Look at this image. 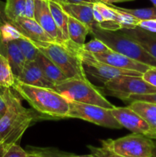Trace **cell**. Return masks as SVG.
Here are the masks:
<instances>
[{
    "label": "cell",
    "mask_w": 156,
    "mask_h": 157,
    "mask_svg": "<svg viewBox=\"0 0 156 157\" xmlns=\"http://www.w3.org/2000/svg\"><path fill=\"white\" fill-rule=\"evenodd\" d=\"M28 153L38 154L43 157H94L92 154L90 155H76L73 153H66L61 151L56 148L52 147H28Z\"/></svg>",
    "instance_id": "obj_22"
},
{
    "label": "cell",
    "mask_w": 156,
    "mask_h": 157,
    "mask_svg": "<svg viewBox=\"0 0 156 157\" xmlns=\"http://www.w3.org/2000/svg\"><path fill=\"white\" fill-rule=\"evenodd\" d=\"M97 2V0H66V3L73 4H94Z\"/></svg>",
    "instance_id": "obj_35"
},
{
    "label": "cell",
    "mask_w": 156,
    "mask_h": 157,
    "mask_svg": "<svg viewBox=\"0 0 156 157\" xmlns=\"http://www.w3.org/2000/svg\"><path fill=\"white\" fill-rule=\"evenodd\" d=\"M54 90L69 101L93 104L109 109L116 107L104 97L99 87L93 86L88 79H67L56 84Z\"/></svg>",
    "instance_id": "obj_5"
},
{
    "label": "cell",
    "mask_w": 156,
    "mask_h": 157,
    "mask_svg": "<svg viewBox=\"0 0 156 157\" xmlns=\"http://www.w3.org/2000/svg\"><path fill=\"white\" fill-rule=\"evenodd\" d=\"M6 97L7 110L0 117L2 153L10 146L18 144L27 129L37 121L42 119L35 110L25 108L21 104L20 97L9 87L6 88Z\"/></svg>",
    "instance_id": "obj_1"
},
{
    "label": "cell",
    "mask_w": 156,
    "mask_h": 157,
    "mask_svg": "<svg viewBox=\"0 0 156 157\" xmlns=\"http://www.w3.org/2000/svg\"></svg>",
    "instance_id": "obj_43"
},
{
    "label": "cell",
    "mask_w": 156,
    "mask_h": 157,
    "mask_svg": "<svg viewBox=\"0 0 156 157\" xmlns=\"http://www.w3.org/2000/svg\"><path fill=\"white\" fill-rule=\"evenodd\" d=\"M101 147L124 157H151L154 141L140 133L127 135L116 140H101Z\"/></svg>",
    "instance_id": "obj_6"
},
{
    "label": "cell",
    "mask_w": 156,
    "mask_h": 157,
    "mask_svg": "<svg viewBox=\"0 0 156 157\" xmlns=\"http://www.w3.org/2000/svg\"><path fill=\"white\" fill-rule=\"evenodd\" d=\"M9 18L11 24L23 36L33 41H54L34 18L21 17L13 20Z\"/></svg>",
    "instance_id": "obj_13"
},
{
    "label": "cell",
    "mask_w": 156,
    "mask_h": 157,
    "mask_svg": "<svg viewBox=\"0 0 156 157\" xmlns=\"http://www.w3.org/2000/svg\"><path fill=\"white\" fill-rule=\"evenodd\" d=\"M37 48L54 63L67 79H87L83 67L82 60L78 52L79 45L69 41L65 43L57 41H33Z\"/></svg>",
    "instance_id": "obj_3"
},
{
    "label": "cell",
    "mask_w": 156,
    "mask_h": 157,
    "mask_svg": "<svg viewBox=\"0 0 156 157\" xmlns=\"http://www.w3.org/2000/svg\"><path fill=\"white\" fill-rule=\"evenodd\" d=\"M6 88L0 86V117L2 116L7 110L8 103L6 97Z\"/></svg>",
    "instance_id": "obj_32"
},
{
    "label": "cell",
    "mask_w": 156,
    "mask_h": 157,
    "mask_svg": "<svg viewBox=\"0 0 156 157\" xmlns=\"http://www.w3.org/2000/svg\"><path fill=\"white\" fill-rule=\"evenodd\" d=\"M121 32L134 39L148 54L156 59V33L145 30L140 27L122 29Z\"/></svg>",
    "instance_id": "obj_17"
},
{
    "label": "cell",
    "mask_w": 156,
    "mask_h": 157,
    "mask_svg": "<svg viewBox=\"0 0 156 157\" xmlns=\"http://www.w3.org/2000/svg\"><path fill=\"white\" fill-rule=\"evenodd\" d=\"M15 82V77L7 58L0 54V86L12 88Z\"/></svg>",
    "instance_id": "obj_23"
},
{
    "label": "cell",
    "mask_w": 156,
    "mask_h": 157,
    "mask_svg": "<svg viewBox=\"0 0 156 157\" xmlns=\"http://www.w3.org/2000/svg\"><path fill=\"white\" fill-rule=\"evenodd\" d=\"M15 41L19 47L23 56L25 58L26 62L35 61L38 52H39V50L34 44L32 40L20 35L19 36L15 38Z\"/></svg>",
    "instance_id": "obj_24"
},
{
    "label": "cell",
    "mask_w": 156,
    "mask_h": 157,
    "mask_svg": "<svg viewBox=\"0 0 156 157\" xmlns=\"http://www.w3.org/2000/svg\"><path fill=\"white\" fill-rule=\"evenodd\" d=\"M92 56L101 62L110 64V65L116 67L117 68L124 69V70L136 71L141 72V73H144L149 67H151L147 64L132 59L125 55L112 50L104 52V53L92 55Z\"/></svg>",
    "instance_id": "obj_12"
},
{
    "label": "cell",
    "mask_w": 156,
    "mask_h": 157,
    "mask_svg": "<svg viewBox=\"0 0 156 157\" xmlns=\"http://www.w3.org/2000/svg\"><path fill=\"white\" fill-rule=\"evenodd\" d=\"M99 88L104 94L119 98L123 102L131 95L156 93V87L147 83L142 77L128 75L113 78Z\"/></svg>",
    "instance_id": "obj_7"
},
{
    "label": "cell",
    "mask_w": 156,
    "mask_h": 157,
    "mask_svg": "<svg viewBox=\"0 0 156 157\" xmlns=\"http://www.w3.org/2000/svg\"><path fill=\"white\" fill-rule=\"evenodd\" d=\"M34 19L54 41L65 43L50 12L49 0H35Z\"/></svg>",
    "instance_id": "obj_11"
},
{
    "label": "cell",
    "mask_w": 156,
    "mask_h": 157,
    "mask_svg": "<svg viewBox=\"0 0 156 157\" xmlns=\"http://www.w3.org/2000/svg\"><path fill=\"white\" fill-rule=\"evenodd\" d=\"M90 33V29L76 18L68 15V35L70 40L74 44L82 46L85 44L86 38Z\"/></svg>",
    "instance_id": "obj_21"
},
{
    "label": "cell",
    "mask_w": 156,
    "mask_h": 157,
    "mask_svg": "<svg viewBox=\"0 0 156 157\" xmlns=\"http://www.w3.org/2000/svg\"><path fill=\"white\" fill-rule=\"evenodd\" d=\"M145 119L150 127V131L146 136L156 140V104L143 101H133L128 105Z\"/></svg>",
    "instance_id": "obj_18"
},
{
    "label": "cell",
    "mask_w": 156,
    "mask_h": 157,
    "mask_svg": "<svg viewBox=\"0 0 156 157\" xmlns=\"http://www.w3.org/2000/svg\"><path fill=\"white\" fill-rule=\"evenodd\" d=\"M25 0H6L5 12L11 19L15 20L24 16Z\"/></svg>",
    "instance_id": "obj_25"
},
{
    "label": "cell",
    "mask_w": 156,
    "mask_h": 157,
    "mask_svg": "<svg viewBox=\"0 0 156 157\" xmlns=\"http://www.w3.org/2000/svg\"><path fill=\"white\" fill-rule=\"evenodd\" d=\"M28 152L21 148L18 144H13L6 149L0 157H27Z\"/></svg>",
    "instance_id": "obj_28"
},
{
    "label": "cell",
    "mask_w": 156,
    "mask_h": 157,
    "mask_svg": "<svg viewBox=\"0 0 156 157\" xmlns=\"http://www.w3.org/2000/svg\"><path fill=\"white\" fill-rule=\"evenodd\" d=\"M81 48L84 52H88V53L92 54V55L104 53V52H109V51L111 50L105 43H103L101 40L96 38L90 40L89 42L83 44L81 46Z\"/></svg>",
    "instance_id": "obj_27"
},
{
    "label": "cell",
    "mask_w": 156,
    "mask_h": 157,
    "mask_svg": "<svg viewBox=\"0 0 156 157\" xmlns=\"http://www.w3.org/2000/svg\"><path fill=\"white\" fill-rule=\"evenodd\" d=\"M27 157H43L41 156H39L38 154H35V153H28Z\"/></svg>",
    "instance_id": "obj_38"
},
{
    "label": "cell",
    "mask_w": 156,
    "mask_h": 157,
    "mask_svg": "<svg viewBox=\"0 0 156 157\" xmlns=\"http://www.w3.org/2000/svg\"><path fill=\"white\" fill-rule=\"evenodd\" d=\"M50 12L53 15L57 27L64 42L70 41L68 35V15L63 10L59 3L49 0Z\"/></svg>",
    "instance_id": "obj_20"
},
{
    "label": "cell",
    "mask_w": 156,
    "mask_h": 157,
    "mask_svg": "<svg viewBox=\"0 0 156 157\" xmlns=\"http://www.w3.org/2000/svg\"><path fill=\"white\" fill-rule=\"evenodd\" d=\"M139 27L156 33V19L141 21L139 24Z\"/></svg>",
    "instance_id": "obj_34"
},
{
    "label": "cell",
    "mask_w": 156,
    "mask_h": 157,
    "mask_svg": "<svg viewBox=\"0 0 156 157\" xmlns=\"http://www.w3.org/2000/svg\"><path fill=\"white\" fill-rule=\"evenodd\" d=\"M151 157H156V142L154 143V147H153Z\"/></svg>",
    "instance_id": "obj_37"
},
{
    "label": "cell",
    "mask_w": 156,
    "mask_h": 157,
    "mask_svg": "<svg viewBox=\"0 0 156 157\" xmlns=\"http://www.w3.org/2000/svg\"><path fill=\"white\" fill-rule=\"evenodd\" d=\"M15 80L28 85L48 87L54 90V84L46 78L35 61L25 62L22 71Z\"/></svg>",
    "instance_id": "obj_14"
},
{
    "label": "cell",
    "mask_w": 156,
    "mask_h": 157,
    "mask_svg": "<svg viewBox=\"0 0 156 157\" xmlns=\"http://www.w3.org/2000/svg\"><path fill=\"white\" fill-rule=\"evenodd\" d=\"M98 2H101L105 4H113V3H117V2H122V0H97Z\"/></svg>",
    "instance_id": "obj_36"
},
{
    "label": "cell",
    "mask_w": 156,
    "mask_h": 157,
    "mask_svg": "<svg viewBox=\"0 0 156 157\" xmlns=\"http://www.w3.org/2000/svg\"><path fill=\"white\" fill-rule=\"evenodd\" d=\"M67 118L84 120L106 128H122V126L113 117L111 109L93 104L69 101V112Z\"/></svg>",
    "instance_id": "obj_8"
},
{
    "label": "cell",
    "mask_w": 156,
    "mask_h": 157,
    "mask_svg": "<svg viewBox=\"0 0 156 157\" xmlns=\"http://www.w3.org/2000/svg\"><path fill=\"white\" fill-rule=\"evenodd\" d=\"M133 101H143L156 104V93L147 94H134L131 95L125 103H131Z\"/></svg>",
    "instance_id": "obj_29"
},
{
    "label": "cell",
    "mask_w": 156,
    "mask_h": 157,
    "mask_svg": "<svg viewBox=\"0 0 156 157\" xmlns=\"http://www.w3.org/2000/svg\"><path fill=\"white\" fill-rule=\"evenodd\" d=\"M12 88L42 117L67 118L69 101L54 89L28 85L17 80Z\"/></svg>",
    "instance_id": "obj_2"
},
{
    "label": "cell",
    "mask_w": 156,
    "mask_h": 157,
    "mask_svg": "<svg viewBox=\"0 0 156 157\" xmlns=\"http://www.w3.org/2000/svg\"><path fill=\"white\" fill-rule=\"evenodd\" d=\"M110 5H111L113 7L118 10L126 12V13L139 18L141 21L156 19V7L154 6L151 8H143V9H125V8L117 7L113 4Z\"/></svg>",
    "instance_id": "obj_26"
},
{
    "label": "cell",
    "mask_w": 156,
    "mask_h": 157,
    "mask_svg": "<svg viewBox=\"0 0 156 157\" xmlns=\"http://www.w3.org/2000/svg\"><path fill=\"white\" fill-rule=\"evenodd\" d=\"M35 61L41 69L46 78L54 86L67 79L59 67L40 51Z\"/></svg>",
    "instance_id": "obj_19"
},
{
    "label": "cell",
    "mask_w": 156,
    "mask_h": 157,
    "mask_svg": "<svg viewBox=\"0 0 156 157\" xmlns=\"http://www.w3.org/2000/svg\"><path fill=\"white\" fill-rule=\"evenodd\" d=\"M0 54L8 59L16 78L22 71L26 61L15 40L4 41L0 38Z\"/></svg>",
    "instance_id": "obj_15"
},
{
    "label": "cell",
    "mask_w": 156,
    "mask_h": 157,
    "mask_svg": "<svg viewBox=\"0 0 156 157\" xmlns=\"http://www.w3.org/2000/svg\"><path fill=\"white\" fill-rule=\"evenodd\" d=\"M112 113L122 127L130 130L132 133H140L147 136L150 131L148 123L134 110L128 107H115L111 109Z\"/></svg>",
    "instance_id": "obj_10"
},
{
    "label": "cell",
    "mask_w": 156,
    "mask_h": 157,
    "mask_svg": "<svg viewBox=\"0 0 156 157\" xmlns=\"http://www.w3.org/2000/svg\"><path fill=\"white\" fill-rule=\"evenodd\" d=\"M78 52L81 57L83 67L86 74L90 75L95 79L101 81L103 83V84L113 78L122 76V75L142 77L143 73H141V72L117 68L110 64L101 62L93 58L91 54L84 52L81 48V46H79L78 48Z\"/></svg>",
    "instance_id": "obj_9"
},
{
    "label": "cell",
    "mask_w": 156,
    "mask_h": 157,
    "mask_svg": "<svg viewBox=\"0 0 156 157\" xmlns=\"http://www.w3.org/2000/svg\"><path fill=\"white\" fill-rule=\"evenodd\" d=\"M89 150L91 152V154L94 157H124L119 155L113 153L110 150L104 148V147H96L93 146H88L87 147Z\"/></svg>",
    "instance_id": "obj_30"
},
{
    "label": "cell",
    "mask_w": 156,
    "mask_h": 157,
    "mask_svg": "<svg viewBox=\"0 0 156 157\" xmlns=\"http://www.w3.org/2000/svg\"><path fill=\"white\" fill-rule=\"evenodd\" d=\"M35 9V0H25L24 16L26 18H34Z\"/></svg>",
    "instance_id": "obj_33"
},
{
    "label": "cell",
    "mask_w": 156,
    "mask_h": 157,
    "mask_svg": "<svg viewBox=\"0 0 156 157\" xmlns=\"http://www.w3.org/2000/svg\"><path fill=\"white\" fill-rule=\"evenodd\" d=\"M60 6L69 16L76 18L89 27L90 32L98 27L97 22L93 17V4L61 3Z\"/></svg>",
    "instance_id": "obj_16"
},
{
    "label": "cell",
    "mask_w": 156,
    "mask_h": 157,
    "mask_svg": "<svg viewBox=\"0 0 156 157\" xmlns=\"http://www.w3.org/2000/svg\"><path fill=\"white\" fill-rule=\"evenodd\" d=\"M94 38L101 40L112 51L125 55L136 61L156 67V59L148 54L134 39L119 31H109L98 26L90 32Z\"/></svg>",
    "instance_id": "obj_4"
},
{
    "label": "cell",
    "mask_w": 156,
    "mask_h": 157,
    "mask_svg": "<svg viewBox=\"0 0 156 157\" xmlns=\"http://www.w3.org/2000/svg\"><path fill=\"white\" fill-rule=\"evenodd\" d=\"M122 2H128V1H134V0H122Z\"/></svg>",
    "instance_id": "obj_41"
},
{
    "label": "cell",
    "mask_w": 156,
    "mask_h": 157,
    "mask_svg": "<svg viewBox=\"0 0 156 157\" xmlns=\"http://www.w3.org/2000/svg\"><path fill=\"white\" fill-rule=\"evenodd\" d=\"M142 78L151 85L156 87V67H151L142 74Z\"/></svg>",
    "instance_id": "obj_31"
},
{
    "label": "cell",
    "mask_w": 156,
    "mask_h": 157,
    "mask_svg": "<svg viewBox=\"0 0 156 157\" xmlns=\"http://www.w3.org/2000/svg\"><path fill=\"white\" fill-rule=\"evenodd\" d=\"M150 1H151V2H152V4L154 5V7H156V0H150Z\"/></svg>",
    "instance_id": "obj_40"
},
{
    "label": "cell",
    "mask_w": 156,
    "mask_h": 157,
    "mask_svg": "<svg viewBox=\"0 0 156 157\" xmlns=\"http://www.w3.org/2000/svg\"><path fill=\"white\" fill-rule=\"evenodd\" d=\"M2 154V150H1V147H0V156H1Z\"/></svg>",
    "instance_id": "obj_42"
},
{
    "label": "cell",
    "mask_w": 156,
    "mask_h": 157,
    "mask_svg": "<svg viewBox=\"0 0 156 157\" xmlns=\"http://www.w3.org/2000/svg\"><path fill=\"white\" fill-rule=\"evenodd\" d=\"M52 1H54L56 2L61 4V3H66V0H52Z\"/></svg>",
    "instance_id": "obj_39"
}]
</instances>
